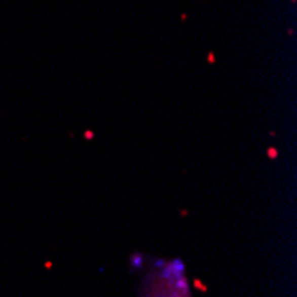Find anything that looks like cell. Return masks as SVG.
<instances>
[{"instance_id":"cell-1","label":"cell","mask_w":297,"mask_h":297,"mask_svg":"<svg viewBox=\"0 0 297 297\" xmlns=\"http://www.w3.org/2000/svg\"><path fill=\"white\" fill-rule=\"evenodd\" d=\"M183 264H181L180 260H176L173 264V262H171L169 265H167L166 269H164V272H162V276L166 279H169V281H178V279H181L183 278Z\"/></svg>"}]
</instances>
